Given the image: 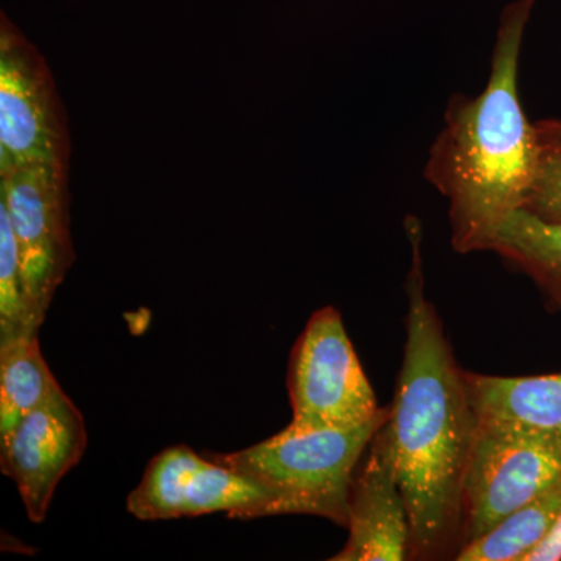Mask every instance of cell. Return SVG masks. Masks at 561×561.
Listing matches in <instances>:
<instances>
[{
	"label": "cell",
	"mask_w": 561,
	"mask_h": 561,
	"mask_svg": "<svg viewBox=\"0 0 561 561\" xmlns=\"http://www.w3.org/2000/svg\"><path fill=\"white\" fill-rule=\"evenodd\" d=\"M68 184V168L46 164L20 169L0 179V203L9 210L25 291L41 324L76 260Z\"/></svg>",
	"instance_id": "7"
},
{
	"label": "cell",
	"mask_w": 561,
	"mask_h": 561,
	"mask_svg": "<svg viewBox=\"0 0 561 561\" xmlns=\"http://www.w3.org/2000/svg\"><path fill=\"white\" fill-rule=\"evenodd\" d=\"M387 419L389 408L350 430L280 431L242 451L208 457L265 490L267 501L256 518L312 515L346 527L354 474Z\"/></svg>",
	"instance_id": "3"
},
{
	"label": "cell",
	"mask_w": 561,
	"mask_h": 561,
	"mask_svg": "<svg viewBox=\"0 0 561 561\" xmlns=\"http://www.w3.org/2000/svg\"><path fill=\"white\" fill-rule=\"evenodd\" d=\"M291 421L284 432L350 430L382 411L359 357L332 306L319 309L291 350Z\"/></svg>",
	"instance_id": "4"
},
{
	"label": "cell",
	"mask_w": 561,
	"mask_h": 561,
	"mask_svg": "<svg viewBox=\"0 0 561 561\" xmlns=\"http://www.w3.org/2000/svg\"><path fill=\"white\" fill-rule=\"evenodd\" d=\"M537 0L502 13L489 81L474 98L456 94L430 150L424 176L449 203L453 247L490 251L502 224L526 205L537 171V130L519 98L524 32Z\"/></svg>",
	"instance_id": "2"
},
{
	"label": "cell",
	"mask_w": 561,
	"mask_h": 561,
	"mask_svg": "<svg viewBox=\"0 0 561 561\" xmlns=\"http://www.w3.org/2000/svg\"><path fill=\"white\" fill-rule=\"evenodd\" d=\"M39 328L25 291L9 210L0 203V343L38 332Z\"/></svg>",
	"instance_id": "15"
},
{
	"label": "cell",
	"mask_w": 561,
	"mask_h": 561,
	"mask_svg": "<svg viewBox=\"0 0 561 561\" xmlns=\"http://www.w3.org/2000/svg\"><path fill=\"white\" fill-rule=\"evenodd\" d=\"M478 424L561 442V373L504 376L465 371Z\"/></svg>",
	"instance_id": "11"
},
{
	"label": "cell",
	"mask_w": 561,
	"mask_h": 561,
	"mask_svg": "<svg viewBox=\"0 0 561 561\" xmlns=\"http://www.w3.org/2000/svg\"><path fill=\"white\" fill-rule=\"evenodd\" d=\"M561 560V512L553 523L552 529L545 540L524 557L523 561H559Z\"/></svg>",
	"instance_id": "17"
},
{
	"label": "cell",
	"mask_w": 561,
	"mask_h": 561,
	"mask_svg": "<svg viewBox=\"0 0 561 561\" xmlns=\"http://www.w3.org/2000/svg\"><path fill=\"white\" fill-rule=\"evenodd\" d=\"M60 389L41 353L38 332L0 343V440Z\"/></svg>",
	"instance_id": "13"
},
{
	"label": "cell",
	"mask_w": 561,
	"mask_h": 561,
	"mask_svg": "<svg viewBox=\"0 0 561 561\" xmlns=\"http://www.w3.org/2000/svg\"><path fill=\"white\" fill-rule=\"evenodd\" d=\"M350 491L348 541L332 561H401L411 559V519L390 448L381 430L368 446Z\"/></svg>",
	"instance_id": "10"
},
{
	"label": "cell",
	"mask_w": 561,
	"mask_h": 561,
	"mask_svg": "<svg viewBox=\"0 0 561 561\" xmlns=\"http://www.w3.org/2000/svg\"><path fill=\"white\" fill-rule=\"evenodd\" d=\"M490 251L531 276L561 309V219L515 210L494 234Z\"/></svg>",
	"instance_id": "12"
},
{
	"label": "cell",
	"mask_w": 561,
	"mask_h": 561,
	"mask_svg": "<svg viewBox=\"0 0 561 561\" xmlns=\"http://www.w3.org/2000/svg\"><path fill=\"white\" fill-rule=\"evenodd\" d=\"M537 130V171L523 209L542 219H561V121L545 119Z\"/></svg>",
	"instance_id": "16"
},
{
	"label": "cell",
	"mask_w": 561,
	"mask_h": 561,
	"mask_svg": "<svg viewBox=\"0 0 561 561\" xmlns=\"http://www.w3.org/2000/svg\"><path fill=\"white\" fill-rule=\"evenodd\" d=\"M265 501L267 493L256 482L176 445L147 465L142 481L128 494L127 508L140 522L216 512H227L231 519H254Z\"/></svg>",
	"instance_id": "8"
},
{
	"label": "cell",
	"mask_w": 561,
	"mask_h": 561,
	"mask_svg": "<svg viewBox=\"0 0 561 561\" xmlns=\"http://www.w3.org/2000/svg\"><path fill=\"white\" fill-rule=\"evenodd\" d=\"M561 481V442L478 424L463 485L461 546Z\"/></svg>",
	"instance_id": "6"
},
{
	"label": "cell",
	"mask_w": 561,
	"mask_h": 561,
	"mask_svg": "<svg viewBox=\"0 0 561 561\" xmlns=\"http://www.w3.org/2000/svg\"><path fill=\"white\" fill-rule=\"evenodd\" d=\"M404 360L389 419L381 427L411 519V559H443L461 548L463 485L478 416L465 371L454 359L442 321L424 291L421 227L408 217Z\"/></svg>",
	"instance_id": "1"
},
{
	"label": "cell",
	"mask_w": 561,
	"mask_h": 561,
	"mask_svg": "<svg viewBox=\"0 0 561 561\" xmlns=\"http://www.w3.org/2000/svg\"><path fill=\"white\" fill-rule=\"evenodd\" d=\"M561 512V481L540 497L523 505L478 540L461 546L459 561H523L534 551Z\"/></svg>",
	"instance_id": "14"
},
{
	"label": "cell",
	"mask_w": 561,
	"mask_h": 561,
	"mask_svg": "<svg viewBox=\"0 0 561 561\" xmlns=\"http://www.w3.org/2000/svg\"><path fill=\"white\" fill-rule=\"evenodd\" d=\"M68 116L46 58L0 14V179L46 164L68 168Z\"/></svg>",
	"instance_id": "5"
},
{
	"label": "cell",
	"mask_w": 561,
	"mask_h": 561,
	"mask_svg": "<svg viewBox=\"0 0 561 561\" xmlns=\"http://www.w3.org/2000/svg\"><path fill=\"white\" fill-rule=\"evenodd\" d=\"M87 443L83 415L61 389L0 440V467L16 483L32 523L46 519L58 483L79 463Z\"/></svg>",
	"instance_id": "9"
}]
</instances>
